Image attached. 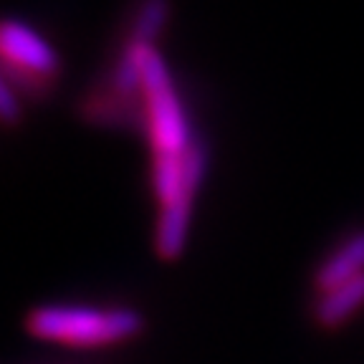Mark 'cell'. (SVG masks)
<instances>
[{
  "label": "cell",
  "instance_id": "5b68a950",
  "mask_svg": "<svg viewBox=\"0 0 364 364\" xmlns=\"http://www.w3.org/2000/svg\"><path fill=\"white\" fill-rule=\"evenodd\" d=\"M364 309V276L352 279L347 284L331 286L326 291H318V299L314 304V318L324 329H336L347 324L354 314Z\"/></svg>",
  "mask_w": 364,
  "mask_h": 364
},
{
  "label": "cell",
  "instance_id": "8992f818",
  "mask_svg": "<svg viewBox=\"0 0 364 364\" xmlns=\"http://www.w3.org/2000/svg\"><path fill=\"white\" fill-rule=\"evenodd\" d=\"M190 220H193V198H182L159 208L157 228H154V250L165 261H177L188 245Z\"/></svg>",
  "mask_w": 364,
  "mask_h": 364
},
{
  "label": "cell",
  "instance_id": "ba28073f",
  "mask_svg": "<svg viewBox=\"0 0 364 364\" xmlns=\"http://www.w3.org/2000/svg\"><path fill=\"white\" fill-rule=\"evenodd\" d=\"M23 119L21 99L16 97L13 86L8 84V76L0 71V124L16 127Z\"/></svg>",
  "mask_w": 364,
  "mask_h": 364
},
{
  "label": "cell",
  "instance_id": "277c9868",
  "mask_svg": "<svg viewBox=\"0 0 364 364\" xmlns=\"http://www.w3.org/2000/svg\"><path fill=\"white\" fill-rule=\"evenodd\" d=\"M359 276H364V228L349 233L318 263L316 273H314V284H316V291H326L331 286L359 279Z\"/></svg>",
  "mask_w": 364,
  "mask_h": 364
},
{
  "label": "cell",
  "instance_id": "6da1fadb",
  "mask_svg": "<svg viewBox=\"0 0 364 364\" xmlns=\"http://www.w3.org/2000/svg\"><path fill=\"white\" fill-rule=\"evenodd\" d=\"M26 326L36 339L63 347H109L119 344L144 329V318L134 309H94V306H38L28 314Z\"/></svg>",
  "mask_w": 364,
  "mask_h": 364
},
{
  "label": "cell",
  "instance_id": "3957f363",
  "mask_svg": "<svg viewBox=\"0 0 364 364\" xmlns=\"http://www.w3.org/2000/svg\"><path fill=\"white\" fill-rule=\"evenodd\" d=\"M0 63L11 74L33 79L38 89L53 84L61 71L56 48L21 21H0Z\"/></svg>",
  "mask_w": 364,
  "mask_h": 364
},
{
  "label": "cell",
  "instance_id": "7a4b0ae2",
  "mask_svg": "<svg viewBox=\"0 0 364 364\" xmlns=\"http://www.w3.org/2000/svg\"><path fill=\"white\" fill-rule=\"evenodd\" d=\"M139 61H142L144 129L152 144V154L154 157L185 154L195 144V139L170 68L154 46H139Z\"/></svg>",
  "mask_w": 364,
  "mask_h": 364
},
{
  "label": "cell",
  "instance_id": "52a82bcc",
  "mask_svg": "<svg viewBox=\"0 0 364 364\" xmlns=\"http://www.w3.org/2000/svg\"><path fill=\"white\" fill-rule=\"evenodd\" d=\"M167 21H170V0H142V6L134 16V23H132V33L127 43L154 46L159 33L165 31Z\"/></svg>",
  "mask_w": 364,
  "mask_h": 364
}]
</instances>
